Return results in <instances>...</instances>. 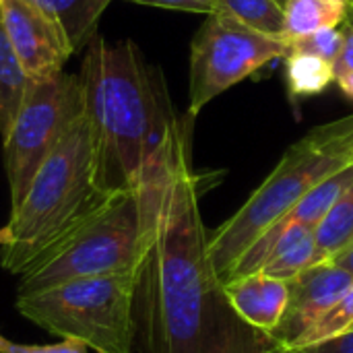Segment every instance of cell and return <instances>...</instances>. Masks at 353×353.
Here are the masks:
<instances>
[{
    "label": "cell",
    "mask_w": 353,
    "mask_h": 353,
    "mask_svg": "<svg viewBox=\"0 0 353 353\" xmlns=\"http://www.w3.org/2000/svg\"><path fill=\"white\" fill-rule=\"evenodd\" d=\"M335 83L339 85L341 93H343L347 99H352L353 101V70H350V72H339V74H335Z\"/></svg>",
    "instance_id": "obj_24"
},
{
    "label": "cell",
    "mask_w": 353,
    "mask_h": 353,
    "mask_svg": "<svg viewBox=\"0 0 353 353\" xmlns=\"http://www.w3.org/2000/svg\"><path fill=\"white\" fill-rule=\"evenodd\" d=\"M79 79L108 190L134 188L145 165L180 120L161 70L147 64L132 39L108 43L95 35L85 48Z\"/></svg>",
    "instance_id": "obj_2"
},
{
    "label": "cell",
    "mask_w": 353,
    "mask_h": 353,
    "mask_svg": "<svg viewBox=\"0 0 353 353\" xmlns=\"http://www.w3.org/2000/svg\"><path fill=\"white\" fill-rule=\"evenodd\" d=\"M283 60L288 91L294 99L321 95L331 83H335V66L319 56L288 54Z\"/></svg>",
    "instance_id": "obj_16"
},
{
    "label": "cell",
    "mask_w": 353,
    "mask_h": 353,
    "mask_svg": "<svg viewBox=\"0 0 353 353\" xmlns=\"http://www.w3.org/2000/svg\"><path fill=\"white\" fill-rule=\"evenodd\" d=\"M285 56L283 39L254 31L221 10L207 14L190 41L188 118H196L230 87Z\"/></svg>",
    "instance_id": "obj_8"
},
{
    "label": "cell",
    "mask_w": 353,
    "mask_h": 353,
    "mask_svg": "<svg viewBox=\"0 0 353 353\" xmlns=\"http://www.w3.org/2000/svg\"><path fill=\"white\" fill-rule=\"evenodd\" d=\"M223 288L234 310L250 327L271 335L288 306V281L269 277L265 273H250L228 281Z\"/></svg>",
    "instance_id": "obj_11"
},
{
    "label": "cell",
    "mask_w": 353,
    "mask_h": 353,
    "mask_svg": "<svg viewBox=\"0 0 353 353\" xmlns=\"http://www.w3.org/2000/svg\"><path fill=\"white\" fill-rule=\"evenodd\" d=\"M14 308L35 327L93 352H134V273L79 277L17 296Z\"/></svg>",
    "instance_id": "obj_6"
},
{
    "label": "cell",
    "mask_w": 353,
    "mask_h": 353,
    "mask_svg": "<svg viewBox=\"0 0 353 353\" xmlns=\"http://www.w3.org/2000/svg\"><path fill=\"white\" fill-rule=\"evenodd\" d=\"M143 242V207L137 186L112 192L19 275L17 296L79 277L134 273Z\"/></svg>",
    "instance_id": "obj_5"
},
{
    "label": "cell",
    "mask_w": 353,
    "mask_h": 353,
    "mask_svg": "<svg viewBox=\"0 0 353 353\" xmlns=\"http://www.w3.org/2000/svg\"><path fill=\"white\" fill-rule=\"evenodd\" d=\"M350 70H353V27L345 25V43L339 60L335 62V74L350 72Z\"/></svg>",
    "instance_id": "obj_23"
},
{
    "label": "cell",
    "mask_w": 353,
    "mask_h": 353,
    "mask_svg": "<svg viewBox=\"0 0 353 353\" xmlns=\"http://www.w3.org/2000/svg\"><path fill=\"white\" fill-rule=\"evenodd\" d=\"M4 244H6V232H4V228H2V230H0V248H2Z\"/></svg>",
    "instance_id": "obj_27"
},
{
    "label": "cell",
    "mask_w": 353,
    "mask_h": 353,
    "mask_svg": "<svg viewBox=\"0 0 353 353\" xmlns=\"http://www.w3.org/2000/svg\"><path fill=\"white\" fill-rule=\"evenodd\" d=\"M352 4H353V0H352Z\"/></svg>",
    "instance_id": "obj_29"
},
{
    "label": "cell",
    "mask_w": 353,
    "mask_h": 353,
    "mask_svg": "<svg viewBox=\"0 0 353 353\" xmlns=\"http://www.w3.org/2000/svg\"><path fill=\"white\" fill-rule=\"evenodd\" d=\"M347 27H353V4L350 6V14H347V21H345Z\"/></svg>",
    "instance_id": "obj_26"
},
{
    "label": "cell",
    "mask_w": 353,
    "mask_h": 353,
    "mask_svg": "<svg viewBox=\"0 0 353 353\" xmlns=\"http://www.w3.org/2000/svg\"><path fill=\"white\" fill-rule=\"evenodd\" d=\"M0 353H89V347L77 339H62L50 345H23L0 335Z\"/></svg>",
    "instance_id": "obj_20"
},
{
    "label": "cell",
    "mask_w": 353,
    "mask_h": 353,
    "mask_svg": "<svg viewBox=\"0 0 353 353\" xmlns=\"http://www.w3.org/2000/svg\"><path fill=\"white\" fill-rule=\"evenodd\" d=\"M110 194L99 143L83 112L43 159L23 201L10 209L0 254L2 269L19 277Z\"/></svg>",
    "instance_id": "obj_3"
},
{
    "label": "cell",
    "mask_w": 353,
    "mask_h": 353,
    "mask_svg": "<svg viewBox=\"0 0 353 353\" xmlns=\"http://www.w3.org/2000/svg\"><path fill=\"white\" fill-rule=\"evenodd\" d=\"M0 19L31 83L64 72L72 50L33 0H0Z\"/></svg>",
    "instance_id": "obj_9"
},
{
    "label": "cell",
    "mask_w": 353,
    "mask_h": 353,
    "mask_svg": "<svg viewBox=\"0 0 353 353\" xmlns=\"http://www.w3.org/2000/svg\"><path fill=\"white\" fill-rule=\"evenodd\" d=\"M83 112L85 95L79 74L60 72L31 83L10 130L2 139L10 209L23 201L43 159Z\"/></svg>",
    "instance_id": "obj_7"
},
{
    "label": "cell",
    "mask_w": 353,
    "mask_h": 353,
    "mask_svg": "<svg viewBox=\"0 0 353 353\" xmlns=\"http://www.w3.org/2000/svg\"><path fill=\"white\" fill-rule=\"evenodd\" d=\"M190 120H178L145 165L137 190L143 242L134 269L139 353H283L230 304L209 261L201 178L190 161Z\"/></svg>",
    "instance_id": "obj_1"
},
{
    "label": "cell",
    "mask_w": 353,
    "mask_h": 353,
    "mask_svg": "<svg viewBox=\"0 0 353 353\" xmlns=\"http://www.w3.org/2000/svg\"><path fill=\"white\" fill-rule=\"evenodd\" d=\"M329 263H333V265H337V267L345 269L347 273H352L353 275V244L347 248V250H343L339 256H335L333 261H329Z\"/></svg>",
    "instance_id": "obj_25"
},
{
    "label": "cell",
    "mask_w": 353,
    "mask_h": 353,
    "mask_svg": "<svg viewBox=\"0 0 353 353\" xmlns=\"http://www.w3.org/2000/svg\"><path fill=\"white\" fill-rule=\"evenodd\" d=\"M353 244V182L316 228V259L329 263Z\"/></svg>",
    "instance_id": "obj_15"
},
{
    "label": "cell",
    "mask_w": 353,
    "mask_h": 353,
    "mask_svg": "<svg viewBox=\"0 0 353 353\" xmlns=\"http://www.w3.org/2000/svg\"><path fill=\"white\" fill-rule=\"evenodd\" d=\"M353 163V116L312 128L294 143L267 180L215 232L209 234V261L221 283L246 250L281 221L316 184Z\"/></svg>",
    "instance_id": "obj_4"
},
{
    "label": "cell",
    "mask_w": 353,
    "mask_h": 353,
    "mask_svg": "<svg viewBox=\"0 0 353 353\" xmlns=\"http://www.w3.org/2000/svg\"><path fill=\"white\" fill-rule=\"evenodd\" d=\"M60 29L72 54L85 50L97 35V25L112 0H33Z\"/></svg>",
    "instance_id": "obj_12"
},
{
    "label": "cell",
    "mask_w": 353,
    "mask_h": 353,
    "mask_svg": "<svg viewBox=\"0 0 353 353\" xmlns=\"http://www.w3.org/2000/svg\"><path fill=\"white\" fill-rule=\"evenodd\" d=\"M290 298L279 325L271 337L290 352L298 339L353 288V275L333 263L308 267L298 277L288 281Z\"/></svg>",
    "instance_id": "obj_10"
},
{
    "label": "cell",
    "mask_w": 353,
    "mask_h": 353,
    "mask_svg": "<svg viewBox=\"0 0 353 353\" xmlns=\"http://www.w3.org/2000/svg\"><path fill=\"white\" fill-rule=\"evenodd\" d=\"M353 329V288L337 302L333 304L300 339L292 350L312 347L337 339Z\"/></svg>",
    "instance_id": "obj_18"
},
{
    "label": "cell",
    "mask_w": 353,
    "mask_h": 353,
    "mask_svg": "<svg viewBox=\"0 0 353 353\" xmlns=\"http://www.w3.org/2000/svg\"><path fill=\"white\" fill-rule=\"evenodd\" d=\"M283 353H353V329L350 333H345L337 339H331L327 343L302 347V350H290Z\"/></svg>",
    "instance_id": "obj_22"
},
{
    "label": "cell",
    "mask_w": 353,
    "mask_h": 353,
    "mask_svg": "<svg viewBox=\"0 0 353 353\" xmlns=\"http://www.w3.org/2000/svg\"><path fill=\"white\" fill-rule=\"evenodd\" d=\"M130 2L145 4V6H157V8L196 12V14H211L217 10V0H130Z\"/></svg>",
    "instance_id": "obj_21"
},
{
    "label": "cell",
    "mask_w": 353,
    "mask_h": 353,
    "mask_svg": "<svg viewBox=\"0 0 353 353\" xmlns=\"http://www.w3.org/2000/svg\"><path fill=\"white\" fill-rule=\"evenodd\" d=\"M217 10L269 37H283V8L275 0H217Z\"/></svg>",
    "instance_id": "obj_17"
},
{
    "label": "cell",
    "mask_w": 353,
    "mask_h": 353,
    "mask_svg": "<svg viewBox=\"0 0 353 353\" xmlns=\"http://www.w3.org/2000/svg\"><path fill=\"white\" fill-rule=\"evenodd\" d=\"M352 0H290L283 8V41L333 29L347 21Z\"/></svg>",
    "instance_id": "obj_13"
},
{
    "label": "cell",
    "mask_w": 353,
    "mask_h": 353,
    "mask_svg": "<svg viewBox=\"0 0 353 353\" xmlns=\"http://www.w3.org/2000/svg\"><path fill=\"white\" fill-rule=\"evenodd\" d=\"M345 43V29L333 27V29H321L308 35H302L298 39H292L288 43V54H310L327 60L335 66L343 52Z\"/></svg>",
    "instance_id": "obj_19"
},
{
    "label": "cell",
    "mask_w": 353,
    "mask_h": 353,
    "mask_svg": "<svg viewBox=\"0 0 353 353\" xmlns=\"http://www.w3.org/2000/svg\"><path fill=\"white\" fill-rule=\"evenodd\" d=\"M31 87V79L23 70L14 48L6 35L0 19V137L4 139L10 130L25 95Z\"/></svg>",
    "instance_id": "obj_14"
},
{
    "label": "cell",
    "mask_w": 353,
    "mask_h": 353,
    "mask_svg": "<svg viewBox=\"0 0 353 353\" xmlns=\"http://www.w3.org/2000/svg\"><path fill=\"white\" fill-rule=\"evenodd\" d=\"M275 2H277V4H279V6H281V8H285V6H288V2H290V0H275Z\"/></svg>",
    "instance_id": "obj_28"
}]
</instances>
